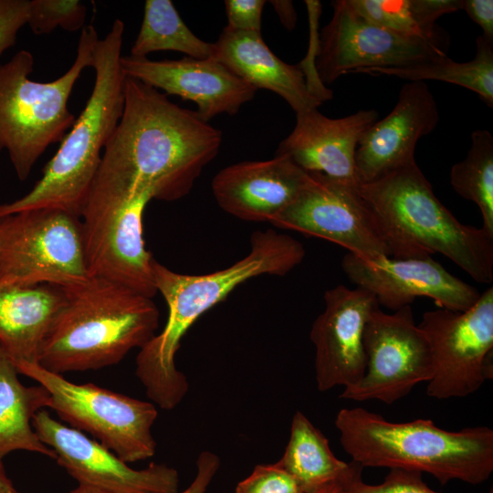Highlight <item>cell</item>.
Listing matches in <instances>:
<instances>
[{
    "mask_svg": "<svg viewBox=\"0 0 493 493\" xmlns=\"http://www.w3.org/2000/svg\"><path fill=\"white\" fill-rule=\"evenodd\" d=\"M221 142V131L196 111L126 77L122 114L99 168L152 199L173 202L190 193Z\"/></svg>",
    "mask_w": 493,
    "mask_h": 493,
    "instance_id": "cell-1",
    "label": "cell"
},
{
    "mask_svg": "<svg viewBox=\"0 0 493 493\" xmlns=\"http://www.w3.org/2000/svg\"><path fill=\"white\" fill-rule=\"evenodd\" d=\"M304 257L299 241L267 229L252 234L250 251L245 257L213 273L180 274L153 259L154 286L165 299L169 315L163 330L140 349L136 358L135 373L147 396L162 409L175 408L189 389L174 360L189 328L240 284L261 275L285 276Z\"/></svg>",
    "mask_w": 493,
    "mask_h": 493,
    "instance_id": "cell-2",
    "label": "cell"
},
{
    "mask_svg": "<svg viewBox=\"0 0 493 493\" xmlns=\"http://www.w3.org/2000/svg\"><path fill=\"white\" fill-rule=\"evenodd\" d=\"M62 289L64 302L38 354V364L49 372L117 364L155 335L160 313L152 298L96 276Z\"/></svg>",
    "mask_w": 493,
    "mask_h": 493,
    "instance_id": "cell-3",
    "label": "cell"
},
{
    "mask_svg": "<svg viewBox=\"0 0 493 493\" xmlns=\"http://www.w3.org/2000/svg\"><path fill=\"white\" fill-rule=\"evenodd\" d=\"M335 426L342 448L363 467L428 473L443 485L481 484L493 471V430L487 426L448 431L430 419L393 423L362 407L341 409Z\"/></svg>",
    "mask_w": 493,
    "mask_h": 493,
    "instance_id": "cell-4",
    "label": "cell"
},
{
    "mask_svg": "<svg viewBox=\"0 0 493 493\" xmlns=\"http://www.w3.org/2000/svg\"><path fill=\"white\" fill-rule=\"evenodd\" d=\"M124 23L117 18L93 50L92 91L41 178L21 198L0 205V216L36 208L81 215L103 150L122 114L126 76L121 59Z\"/></svg>",
    "mask_w": 493,
    "mask_h": 493,
    "instance_id": "cell-5",
    "label": "cell"
},
{
    "mask_svg": "<svg viewBox=\"0 0 493 493\" xmlns=\"http://www.w3.org/2000/svg\"><path fill=\"white\" fill-rule=\"evenodd\" d=\"M359 190L384 230L392 257L421 258L438 253L475 281L493 282V237L460 223L435 196L416 162Z\"/></svg>",
    "mask_w": 493,
    "mask_h": 493,
    "instance_id": "cell-6",
    "label": "cell"
},
{
    "mask_svg": "<svg viewBox=\"0 0 493 493\" xmlns=\"http://www.w3.org/2000/svg\"><path fill=\"white\" fill-rule=\"evenodd\" d=\"M99 39L94 26H84L73 64L48 82L29 79L35 62L27 50L0 63V152H7L19 180L27 179L47 148L60 142L74 123L68 99L81 72L91 66Z\"/></svg>",
    "mask_w": 493,
    "mask_h": 493,
    "instance_id": "cell-7",
    "label": "cell"
},
{
    "mask_svg": "<svg viewBox=\"0 0 493 493\" xmlns=\"http://www.w3.org/2000/svg\"><path fill=\"white\" fill-rule=\"evenodd\" d=\"M152 198L98 169L80 217L88 270L152 298L153 257L145 247L142 216Z\"/></svg>",
    "mask_w": 493,
    "mask_h": 493,
    "instance_id": "cell-8",
    "label": "cell"
},
{
    "mask_svg": "<svg viewBox=\"0 0 493 493\" xmlns=\"http://www.w3.org/2000/svg\"><path fill=\"white\" fill-rule=\"evenodd\" d=\"M90 277L81 220L58 208L1 216L0 286H75Z\"/></svg>",
    "mask_w": 493,
    "mask_h": 493,
    "instance_id": "cell-9",
    "label": "cell"
},
{
    "mask_svg": "<svg viewBox=\"0 0 493 493\" xmlns=\"http://www.w3.org/2000/svg\"><path fill=\"white\" fill-rule=\"evenodd\" d=\"M17 371L47 391L48 408L61 420L89 433L124 462L133 463L154 456L156 442L152 426L158 412L152 403L93 383H74L38 363L25 364Z\"/></svg>",
    "mask_w": 493,
    "mask_h": 493,
    "instance_id": "cell-10",
    "label": "cell"
},
{
    "mask_svg": "<svg viewBox=\"0 0 493 493\" xmlns=\"http://www.w3.org/2000/svg\"><path fill=\"white\" fill-rule=\"evenodd\" d=\"M418 326L425 333L435 372L426 393L435 399L465 397L493 377V287L464 311H425Z\"/></svg>",
    "mask_w": 493,
    "mask_h": 493,
    "instance_id": "cell-11",
    "label": "cell"
},
{
    "mask_svg": "<svg viewBox=\"0 0 493 493\" xmlns=\"http://www.w3.org/2000/svg\"><path fill=\"white\" fill-rule=\"evenodd\" d=\"M270 224L330 241L362 258L392 257L384 230L356 183L309 173L295 200Z\"/></svg>",
    "mask_w": 493,
    "mask_h": 493,
    "instance_id": "cell-12",
    "label": "cell"
},
{
    "mask_svg": "<svg viewBox=\"0 0 493 493\" xmlns=\"http://www.w3.org/2000/svg\"><path fill=\"white\" fill-rule=\"evenodd\" d=\"M363 348L367 360L364 376L357 385L342 391V399L391 404L433 377L431 346L415 324L411 306L393 313L376 306L365 324Z\"/></svg>",
    "mask_w": 493,
    "mask_h": 493,
    "instance_id": "cell-13",
    "label": "cell"
},
{
    "mask_svg": "<svg viewBox=\"0 0 493 493\" xmlns=\"http://www.w3.org/2000/svg\"><path fill=\"white\" fill-rule=\"evenodd\" d=\"M333 14L318 40L317 75L325 86L340 76L371 68H400L447 57L446 40L405 37L357 15L345 0L331 3Z\"/></svg>",
    "mask_w": 493,
    "mask_h": 493,
    "instance_id": "cell-14",
    "label": "cell"
},
{
    "mask_svg": "<svg viewBox=\"0 0 493 493\" xmlns=\"http://www.w3.org/2000/svg\"><path fill=\"white\" fill-rule=\"evenodd\" d=\"M32 425L79 485L108 493H177L179 476L173 467L152 463L133 469L100 443L55 420L46 409L35 414Z\"/></svg>",
    "mask_w": 493,
    "mask_h": 493,
    "instance_id": "cell-15",
    "label": "cell"
},
{
    "mask_svg": "<svg viewBox=\"0 0 493 493\" xmlns=\"http://www.w3.org/2000/svg\"><path fill=\"white\" fill-rule=\"evenodd\" d=\"M341 267L356 287L371 292L379 306L395 311L417 298L432 299L441 308L464 311L479 298L473 286L449 273L431 257L366 259L347 253Z\"/></svg>",
    "mask_w": 493,
    "mask_h": 493,
    "instance_id": "cell-16",
    "label": "cell"
},
{
    "mask_svg": "<svg viewBox=\"0 0 493 493\" xmlns=\"http://www.w3.org/2000/svg\"><path fill=\"white\" fill-rule=\"evenodd\" d=\"M324 310L312 323L317 387L357 385L366 371L363 331L371 311L379 306L366 289L338 285L324 294Z\"/></svg>",
    "mask_w": 493,
    "mask_h": 493,
    "instance_id": "cell-17",
    "label": "cell"
},
{
    "mask_svg": "<svg viewBox=\"0 0 493 493\" xmlns=\"http://www.w3.org/2000/svg\"><path fill=\"white\" fill-rule=\"evenodd\" d=\"M121 64L126 77L166 95L194 101L198 108L196 113L206 122L222 113H237L257 91L212 58L151 60L122 56Z\"/></svg>",
    "mask_w": 493,
    "mask_h": 493,
    "instance_id": "cell-18",
    "label": "cell"
},
{
    "mask_svg": "<svg viewBox=\"0 0 493 493\" xmlns=\"http://www.w3.org/2000/svg\"><path fill=\"white\" fill-rule=\"evenodd\" d=\"M435 98L424 81H409L397 103L383 119L363 134L355 154L359 184H368L413 163L417 142L439 122Z\"/></svg>",
    "mask_w": 493,
    "mask_h": 493,
    "instance_id": "cell-19",
    "label": "cell"
},
{
    "mask_svg": "<svg viewBox=\"0 0 493 493\" xmlns=\"http://www.w3.org/2000/svg\"><path fill=\"white\" fill-rule=\"evenodd\" d=\"M309 173L285 155L242 162L219 171L212 191L219 206L246 221L271 222L307 184Z\"/></svg>",
    "mask_w": 493,
    "mask_h": 493,
    "instance_id": "cell-20",
    "label": "cell"
},
{
    "mask_svg": "<svg viewBox=\"0 0 493 493\" xmlns=\"http://www.w3.org/2000/svg\"><path fill=\"white\" fill-rule=\"evenodd\" d=\"M296 125L278 145L276 155H285L309 173L358 183L355 154L366 131L378 121L374 110H362L331 119L318 109L296 115Z\"/></svg>",
    "mask_w": 493,
    "mask_h": 493,
    "instance_id": "cell-21",
    "label": "cell"
},
{
    "mask_svg": "<svg viewBox=\"0 0 493 493\" xmlns=\"http://www.w3.org/2000/svg\"><path fill=\"white\" fill-rule=\"evenodd\" d=\"M238 78L255 87L279 95L296 115L318 109L321 101L310 91L299 65H289L276 56L261 33L226 26L213 43L211 57Z\"/></svg>",
    "mask_w": 493,
    "mask_h": 493,
    "instance_id": "cell-22",
    "label": "cell"
},
{
    "mask_svg": "<svg viewBox=\"0 0 493 493\" xmlns=\"http://www.w3.org/2000/svg\"><path fill=\"white\" fill-rule=\"evenodd\" d=\"M63 302L58 286H0V346L16 369L38 363L42 342Z\"/></svg>",
    "mask_w": 493,
    "mask_h": 493,
    "instance_id": "cell-23",
    "label": "cell"
},
{
    "mask_svg": "<svg viewBox=\"0 0 493 493\" xmlns=\"http://www.w3.org/2000/svg\"><path fill=\"white\" fill-rule=\"evenodd\" d=\"M18 371L0 346V460L16 450L36 452L53 459L55 453L38 438L32 421L49 406V394L41 385L26 386Z\"/></svg>",
    "mask_w": 493,
    "mask_h": 493,
    "instance_id": "cell-24",
    "label": "cell"
},
{
    "mask_svg": "<svg viewBox=\"0 0 493 493\" xmlns=\"http://www.w3.org/2000/svg\"><path fill=\"white\" fill-rule=\"evenodd\" d=\"M277 464L292 477L301 493L330 482L339 485L363 469L355 461L337 458L328 438L300 411L293 415L288 445Z\"/></svg>",
    "mask_w": 493,
    "mask_h": 493,
    "instance_id": "cell-25",
    "label": "cell"
},
{
    "mask_svg": "<svg viewBox=\"0 0 493 493\" xmlns=\"http://www.w3.org/2000/svg\"><path fill=\"white\" fill-rule=\"evenodd\" d=\"M475 58L456 62L447 57L434 61L400 68H371L358 71L394 76L409 81L440 80L468 89L493 107V41L482 35L476 40Z\"/></svg>",
    "mask_w": 493,
    "mask_h": 493,
    "instance_id": "cell-26",
    "label": "cell"
},
{
    "mask_svg": "<svg viewBox=\"0 0 493 493\" xmlns=\"http://www.w3.org/2000/svg\"><path fill=\"white\" fill-rule=\"evenodd\" d=\"M163 50L205 59L212 55L213 43L202 40L191 31L172 1L146 0L142 25L130 56L147 58L152 52Z\"/></svg>",
    "mask_w": 493,
    "mask_h": 493,
    "instance_id": "cell-27",
    "label": "cell"
},
{
    "mask_svg": "<svg viewBox=\"0 0 493 493\" xmlns=\"http://www.w3.org/2000/svg\"><path fill=\"white\" fill-rule=\"evenodd\" d=\"M450 184L456 193L478 206L481 228L493 237V137L488 131L472 132L467 157L451 168Z\"/></svg>",
    "mask_w": 493,
    "mask_h": 493,
    "instance_id": "cell-28",
    "label": "cell"
},
{
    "mask_svg": "<svg viewBox=\"0 0 493 493\" xmlns=\"http://www.w3.org/2000/svg\"><path fill=\"white\" fill-rule=\"evenodd\" d=\"M357 15L391 32L427 40L445 39L428 36L415 21L409 0H345Z\"/></svg>",
    "mask_w": 493,
    "mask_h": 493,
    "instance_id": "cell-29",
    "label": "cell"
},
{
    "mask_svg": "<svg viewBox=\"0 0 493 493\" xmlns=\"http://www.w3.org/2000/svg\"><path fill=\"white\" fill-rule=\"evenodd\" d=\"M86 16L87 7L79 0H29L26 26L39 36L58 27L75 32L83 29Z\"/></svg>",
    "mask_w": 493,
    "mask_h": 493,
    "instance_id": "cell-30",
    "label": "cell"
},
{
    "mask_svg": "<svg viewBox=\"0 0 493 493\" xmlns=\"http://www.w3.org/2000/svg\"><path fill=\"white\" fill-rule=\"evenodd\" d=\"M362 470L338 485L336 493H438L423 480L422 473L400 468L390 469L383 481L370 485L362 481Z\"/></svg>",
    "mask_w": 493,
    "mask_h": 493,
    "instance_id": "cell-31",
    "label": "cell"
},
{
    "mask_svg": "<svg viewBox=\"0 0 493 493\" xmlns=\"http://www.w3.org/2000/svg\"><path fill=\"white\" fill-rule=\"evenodd\" d=\"M236 493H301L296 481L277 463L257 465L240 481Z\"/></svg>",
    "mask_w": 493,
    "mask_h": 493,
    "instance_id": "cell-32",
    "label": "cell"
},
{
    "mask_svg": "<svg viewBox=\"0 0 493 493\" xmlns=\"http://www.w3.org/2000/svg\"><path fill=\"white\" fill-rule=\"evenodd\" d=\"M28 10L29 0H0V57L16 44Z\"/></svg>",
    "mask_w": 493,
    "mask_h": 493,
    "instance_id": "cell-33",
    "label": "cell"
},
{
    "mask_svg": "<svg viewBox=\"0 0 493 493\" xmlns=\"http://www.w3.org/2000/svg\"><path fill=\"white\" fill-rule=\"evenodd\" d=\"M265 3L263 0H226V26L238 31L261 33Z\"/></svg>",
    "mask_w": 493,
    "mask_h": 493,
    "instance_id": "cell-34",
    "label": "cell"
},
{
    "mask_svg": "<svg viewBox=\"0 0 493 493\" xmlns=\"http://www.w3.org/2000/svg\"><path fill=\"white\" fill-rule=\"evenodd\" d=\"M409 4L415 21L430 37L441 35L435 27L438 17L462 9V0H409Z\"/></svg>",
    "mask_w": 493,
    "mask_h": 493,
    "instance_id": "cell-35",
    "label": "cell"
},
{
    "mask_svg": "<svg viewBox=\"0 0 493 493\" xmlns=\"http://www.w3.org/2000/svg\"><path fill=\"white\" fill-rule=\"evenodd\" d=\"M220 467V459L211 451H203L196 460V475L188 488L181 493H205Z\"/></svg>",
    "mask_w": 493,
    "mask_h": 493,
    "instance_id": "cell-36",
    "label": "cell"
},
{
    "mask_svg": "<svg viewBox=\"0 0 493 493\" xmlns=\"http://www.w3.org/2000/svg\"><path fill=\"white\" fill-rule=\"evenodd\" d=\"M477 24L482 36L493 41V1L462 0V9Z\"/></svg>",
    "mask_w": 493,
    "mask_h": 493,
    "instance_id": "cell-37",
    "label": "cell"
},
{
    "mask_svg": "<svg viewBox=\"0 0 493 493\" xmlns=\"http://www.w3.org/2000/svg\"><path fill=\"white\" fill-rule=\"evenodd\" d=\"M283 26L288 29L295 27L297 15L291 1H270Z\"/></svg>",
    "mask_w": 493,
    "mask_h": 493,
    "instance_id": "cell-38",
    "label": "cell"
},
{
    "mask_svg": "<svg viewBox=\"0 0 493 493\" xmlns=\"http://www.w3.org/2000/svg\"><path fill=\"white\" fill-rule=\"evenodd\" d=\"M15 488L12 481L6 476L2 460H0V493H9Z\"/></svg>",
    "mask_w": 493,
    "mask_h": 493,
    "instance_id": "cell-39",
    "label": "cell"
},
{
    "mask_svg": "<svg viewBox=\"0 0 493 493\" xmlns=\"http://www.w3.org/2000/svg\"><path fill=\"white\" fill-rule=\"evenodd\" d=\"M338 490V484L336 482L327 483L319 488L313 490L310 493H336Z\"/></svg>",
    "mask_w": 493,
    "mask_h": 493,
    "instance_id": "cell-40",
    "label": "cell"
},
{
    "mask_svg": "<svg viewBox=\"0 0 493 493\" xmlns=\"http://www.w3.org/2000/svg\"><path fill=\"white\" fill-rule=\"evenodd\" d=\"M70 493H108L93 487L79 485L70 491Z\"/></svg>",
    "mask_w": 493,
    "mask_h": 493,
    "instance_id": "cell-41",
    "label": "cell"
},
{
    "mask_svg": "<svg viewBox=\"0 0 493 493\" xmlns=\"http://www.w3.org/2000/svg\"><path fill=\"white\" fill-rule=\"evenodd\" d=\"M9 493H19V492H17V491L16 490V488H15L14 490H12V491L9 492Z\"/></svg>",
    "mask_w": 493,
    "mask_h": 493,
    "instance_id": "cell-42",
    "label": "cell"
},
{
    "mask_svg": "<svg viewBox=\"0 0 493 493\" xmlns=\"http://www.w3.org/2000/svg\"><path fill=\"white\" fill-rule=\"evenodd\" d=\"M0 221H1V216H0Z\"/></svg>",
    "mask_w": 493,
    "mask_h": 493,
    "instance_id": "cell-43",
    "label": "cell"
}]
</instances>
